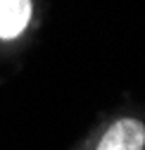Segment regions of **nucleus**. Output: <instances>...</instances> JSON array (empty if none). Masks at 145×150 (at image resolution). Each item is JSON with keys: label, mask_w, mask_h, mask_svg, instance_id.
Wrapping results in <instances>:
<instances>
[{"label": "nucleus", "mask_w": 145, "mask_h": 150, "mask_svg": "<svg viewBox=\"0 0 145 150\" xmlns=\"http://www.w3.org/2000/svg\"><path fill=\"white\" fill-rule=\"evenodd\" d=\"M145 148V124L138 119H119L105 131L95 150H143Z\"/></svg>", "instance_id": "1"}, {"label": "nucleus", "mask_w": 145, "mask_h": 150, "mask_svg": "<svg viewBox=\"0 0 145 150\" xmlns=\"http://www.w3.org/2000/svg\"><path fill=\"white\" fill-rule=\"evenodd\" d=\"M31 22V0H0V38H17Z\"/></svg>", "instance_id": "2"}]
</instances>
